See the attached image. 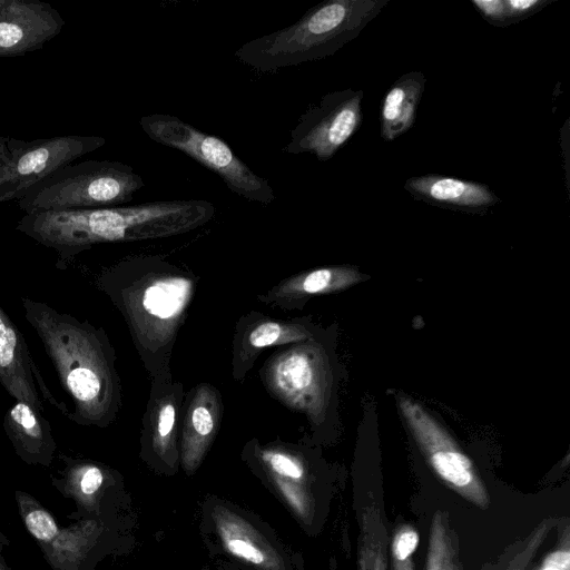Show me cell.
<instances>
[{"instance_id":"obj_27","label":"cell","mask_w":570,"mask_h":570,"mask_svg":"<svg viewBox=\"0 0 570 570\" xmlns=\"http://www.w3.org/2000/svg\"><path fill=\"white\" fill-rule=\"evenodd\" d=\"M176 404L171 400H163L155 417L153 444L161 458H167L175 450Z\"/></svg>"},{"instance_id":"obj_9","label":"cell","mask_w":570,"mask_h":570,"mask_svg":"<svg viewBox=\"0 0 570 570\" xmlns=\"http://www.w3.org/2000/svg\"><path fill=\"white\" fill-rule=\"evenodd\" d=\"M0 384L8 394L45 414L41 396L62 414L69 415L63 402H60L48 389L37 364L33 362L27 342L0 305Z\"/></svg>"},{"instance_id":"obj_30","label":"cell","mask_w":570,"mask_h":570,"mask_svg":"<svg viewBox=\"0 0 570 570\" xmlns=\"http://www.w3.org/2000/svg\"><path fill=\"white\" fill-rule=\"evenodd\" d=\"M9 538L0 529V570H11V568L7 564L3 557V550L4 548L9 547Z\"/></svg>"},{"instance_id":"obj_1","label":"cell","mask_w":570,"mask_h":570,"mask_svg":"<svg viewBox=\"0 0 570 570\" xmlns=\"http://www.w3.org/2000/svg\"><path fill=\"white\" fill-rule=\"evenodd\" d=\"M207 200H160L135 206L43 212L23 215L17 230L56 250L62 269L80 253L101 243L160 238L189 232L209 222Z\"/></svg>"},{"instance_id":"obj_6","label":"cell","mask_w":570,"mask_h":570,"mask_svg":"<svg viewBox=\"0 0 570 570\" xmlns=\"http://www.w3.org/2000/svg\"><path fill=\"white\" fill-rule=\"evenodd\" d=\"M397 406L416 445L435 475L452 491L487 509L490 495L473 461L442 424L407 395H396Z\"/></svg>"},{"instance_id":"obj_10","label":"cell","mask_w":570,"mask_h":570,"mask_svg":"<svg viewBox=\"0 0 570 570\" xmlns=\"http://www.w3.org/2000/svg\"><path fill=\"white\" fill-rule=\"evenodd\" d=\"M65 27L61 14L40 0H0V57L39 50Z\"/></svg>"},{"instance_id":"obj_11","label":"cell","mask_w":570,"mask_h":570,"mask_svg":"<svg viewBox=\"0 0 570 570\" xmlns=\"http://www.w3.org/2000/svg\"><path fill=\"white\" fill-rule=\"evenodd\" d=\"M63 468L51 476V484L66 499L75 502V511L68 518L105 519V502L116 479L104 464L81 458L61 455Z\"/></svg>"},{"instance_id":"obj_24","label":"cell","mask_w":570,"mask_h":570,"mask_svg":"<svg viewBox=\"0 0 570 570\" xmlns=\"http://www.w3.org/2000/svg\"><path fill=\"white\" fill-rule=\"evenodd\" d=\"M14 500L24 528L39 548L50 544L61 530L55 517L26 491L16 490Z\"/></svg>"},{"instance_id":"obj_14","label":"cell","mask_w":570,"mask_h":570,"mask_svg":"<svg viewBox=\"0 0 570 570\" xmlns=\"http://www.w3.org/2000/svg\"><path fill=\"white\" fill-rule=\"evenodd\" d=\"M215 530L224 549L234 558L259 570H284L282 556L246 519L216 505L212 511Z\"/></svg>"},{"instance_id":"obj_31","label":"cell","mask_w":570,"mask_h":570,"mask_svg":"<svg viewBox=\"0 0 570 570\" xmlns=\"http://www.w3.org/2000/svg\"><path fill=\"white\" fill-rule=\"evenodd\" d=\"M8 141H9V136H0V163L8 155Z\"/></svg>"},{"instance_id":"obj_29","label":"cell","mask_w":570,"mask_h":570,"mask_svg":"<svg viewBox=\"0 0 570 570\" xmlns=\"http://www.w3.org/2000/svg\"><path fill=\"white\" fill-rule=\"evenodd\" d=\"M535 570H570L569 527L564 528L561 542L544 557Z\"/></svg>"},{"instance_id":"obj_28","label":"cell","mask_w":570,"mask_h":570,"mask_svg":"<svg viewBox=\"0 0 570 570\" xmlns=\"http://www.w3.org/2000/svg\"><path fill=\"white\" fill-rule=\"evenodd\" d=\"M420 534L409 523L400 524L391 541L392 570H414L413 554L419 546Z\"/></svg>"},{"instance_id":"obj_7","label":"cell","mask_w":570,"mask_h":570,"mask_svg":"<svg viewBox=\"0 0 570 570\" xmlns=\"http://www.w3.org/2000/svg\"><path fill=\"white\" fill-rule=\"evenodd\" d=\"M106 144L100 136L63 135L35 140L9 137L8 155L0 163V204L19 199L57 169Z\"/></svg>"},{"instance_id":"obj_19","label":"cell","mask_w":570,"mask_h":570,"mask_svg":"<svg viewBox=\"0 0 570 570\" xmlns=\"http://www.w3.org/2000/svg\"><path fill=\"white\" fill-rule=\"evenodd\" d=\"M218 400L213 390L200 387L187 411L181 442V463L193 473L206 454L217 430Z\"/></svg>"},{"instance_id":"obj_15","label":"cell","mask_w":570,"mask_h":570,"mask_svg":"<svg viewBox=\"0 0 570 570\" xmlns=\"http://www.w3.org/2000/svg\"><path fill=\"white\" fill-rule=\"evenodd\" d=\"M106 533V519L76 520L40 550L50 570H94Z\"/></svg>"},{"instance_id":"obj_17","label":"cell","mask_w":570,"mask_h":570,"mask_svg":"<svg viewBox=\"0 0 570 570\" xmlns=\"http://www.w3.org/2000/svg\"><path fill=\"white\" fill-rule=\"evenodd\" d=\"M3 430L16 454L27 464L50 466L57 443L48 420L29 404L16 401L3 416Z\"/></svg>"},{"instance_id":"obj_2","label":"cell","mask_w":570,"mask_h":570,"mask_svg":"<svg viewBox=\"0 0 570 570\" xmlns=\"http://www.w3.org/2000/svg\"><path fill=\"white\" fill-rule=\"evenodd\" d=\"M21 305L72 400L69 420L106 426L116 414L119 396L114 352L104 331L30 297L22 296Z\"/></svg>"},{"instance_id":"obj_23","label":"cell","mask_w":570,"mask_h":570,"mask_svg":"<svg viewBox=\"0 0 570 570\" xmlns=\"http://www.w3.org/2000/svg\"><path fill=\"white\" fill-rule=\"evenodd\" d=\"M448 513L438 510L430 523L429 546L424 570H461L458 547Z\"/></svg>"},{"instance_id":"obj_20","label":"cell","mask_w":570,"mask_h":570,"mask_svg":"<svg viewBox=\"0 0 570 570\" xmlns=\"http://www.w3.org/2000/svg\"><path fill=\"white\" fill-rule=\"evenodd\" d=\"M425 76L411 71L401 76L386 91L381 104V137L393 141L412 128L422 94Z\"/></svg>"},{"instance_id":"obj_13","label":"cell","mask_w":570,"mask_h":570,"mask_svg":"<svg viewBox=\"0 0 570 570\" xmlns=\"http://www.w3.org/2000/svg\"><path fill=\"white\" fill-rule=\"evenodd\" d=\"M101 283L131 321L146 315L156 325L174 324L190 296V283L178 277L155 281L138 296L116 285Z\"/></svg>"},{"instance_id":"obj_4","label":"cell","mask_w":570,"mask_h":570,"mask_svg":"<svg viewBox=\"0 0 570 570\" xmlns=\"http://www.w3.org/2000/svg\"><path fill=\"white\" fill-rule=\"evenodd\" d=\"M144 186L141 176L124 163L89 159L51 173L16 204L24 215L116 207L129 203Z\"/></svg>"},{"instance_id":"obj_8","label":"cell","mask_w":570,"mask_h":570,"mask_svg":"<svg viewBox=\"0 0 570 570\" xmlns=\"http://www.w3.org/2000/svg\"><path fill=\"white\" fill-rule=\"evenodd\" d=\"M363 90L342 89L326 94L303 114L291 131L284 150L309 153L325 161L345 145L362 122Z\"/></svg>"},{"instance_id":"obj_22","label":"cell","mask_w":570,"mask_h":570,"mask_svg":"<svg viewBox=\"0 0 570 570\" xmlns=\"http://www.w3.org/2000/svg\"><path fill=\"white\" fill-rule=\"evenodd\" d=\"M389 537L381 510L371 504L362 510L357 570H387Z\"/></svg>"},{"instance_id":"obj_21","label":"cell","mask_w":570,"mask_h":570,"mask_svg":"<svg viewBox=\"0 0 570 570\" xmlns=\"http://www.w3.org/2000/svg\"><path fill=\"white\" fill-rule=\"evenodd\" d=\"M367 276L356 267L342 265L305 272L286 279L267 295L269 301H294L311 295L344 291Z\"/></svg>"},{"instance_id":"obj_5","label":"cell","mask_w":570,"mask_h":570,"mask_svg":"<svg viewBox=\"0 0 570 570\" xmlns=\"http://www.w3.org/2000/svg\"><path fill=\"white\" fill-rule=\"evenodd\" d=\"M139 125L154 141L184 153L217 174L234 194L264 205L274 200L269 183L256 175L220 138L171 115H146Z\"/></svg>"},{"instance_id":"obj_25","label":"cell","mask_w":570,"mask_h":570,"mask_svg":"<svg viewBox=\"0 0 570 570\" xmlns=\"http://www.w3.org/2000/svg\"><path fill=\"white\" fill-rule=\"evenodd\" d=\"M551 0H471L475 10L491 24L508 27L547 7Z\"/></svg>"},{"instance_id":"obj_3","label":"cell","mask_w":570,"mask_h":570,"mask_svg":"<svg viewBox=\"0 0 570 570\" xmlns=\"http://www.w3.org/2000/svg\"><path fill=\"white\" fill-rule=\"evenodd\" d=\"M389 1H323L295 23L246 42L235 56L263 72L325 58L355 39Z\"/></svg>"},{"instance_id":"obj_12","label":"cell","mask_w":570,"mask_h":570,"mask_svg":"<svg viewBox=\"0 0 570 570\" xmlns=\"http://www.w3.org/2000/svg\"><path fill=\"white\" fill-rule=\"evenodd\" d=\"M276 364V383L283 394L314 417L323 415L328 395V367L324 353L308 347L287 354ZM288 396V397H289Z\"/></svg>"},{"instance_id":"obj_16","label":"cell","mask_w":570,"mask_h":570,"mask_svg":"<svg viewBox=\"0 0 570 570\" xmlns=\"http://www.w3.org/2000/svg\"><path fill=\"white\" fill-rule=\"evenodd\" d=\"M404 188L416 199L464 212L480 213L500 203V198L484 184L442 175L409 178Z\"/></svg>"},{"instance_id":"obj_18","label":"cell","mask_w":570,"mask_h":570,"mask_svg":"<svg viewBox=\"0 0 570 570\" xmlns=\"http://www.w3.org/2000/svg\"><path fill=\"white\" fill-rule=\"evenodd\" d=\"M261 460L282 499L302 521L309 523L314 514V498L303 460L273 449L263 450Z\"/></svg>"},{"instance_id":"obj_26","label":"cell","mask_w":570,"mask_h":570,"mask_svg":"<svg viewBox=\"0 0 570 570\" xmlns=\"http://www.w3.org/2000/svg\"><path fill=\"white\" fill-rule=\"evenodd\" d=\"M309 337V333L299 324L264 322L257 325L247 337L250 350H259L269 345L299 342Z\"/></svg>"}]
</instances>
